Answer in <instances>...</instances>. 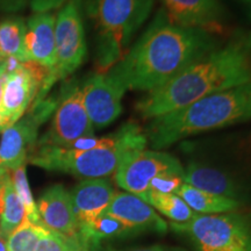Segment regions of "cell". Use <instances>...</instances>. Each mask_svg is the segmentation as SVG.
<instances>
[{
	"label": "cell",
	"mask_w": 251,
	"mask_h": 251,
	"mask_svg": "<svg viewBox=\"0 0 251 251\" xmlns=\"http://www.w3.org/2000/svg\"><path fill=\"white\" fill-rule=\"evenodd\" d=\"M144 201L148 202L161 214L170 219L174 224H186L197 215V213L192 211L190 206L175 193L165 194L149 190L144 198Z\"/></svg>",
	"instance_id": "cell-23"
},
{
	"label": "cell",
	"mask_w": 251,
	"mask_h": 251,
	"mask_svg": "<svg viewBox=\"0 0 251 251\" xmlns=\"http://www.w3.org/2000/svg\"><path fill=\"white\" fill-rule=\"evenodd\" d=\"M26 218V211L12 180L11 171L0 170V235L6 241Z\"/></svg>",
	"instance_id": "cell-19"
},
{
	"label": "cell",
	"mask_w": 251,
	"mask_h": 251,
	"mask_svg": "<svg viewBox=\"0 0 251 251\" xmlns=\"http://www.w3.org/2000/svg\"><path fill=\"white\" fill-rule=\"evenodd\" d=\"M148 140L144 129L129 121L108 135L107 142L91 150H72L54 146H37L28 163L48 171H59L84 179L105 178L115 174L126 158L144 150Z\"/></svg>",
	"instance_id": "cell-4"
},
{
	"label": "cell",
	"mask_w": 251,
	"mask_h": 251,
	"mask_svg": "<svg viewBox=\"0 0 251 251\" xmlns=\"http://www.w3.org/2000/svg\"><path fill=\"white\" fill-rule=\"evenodd\" d=\"M165 174L184 175L178 158L168 152L144 149L125 159L115 172V181L125 191L144 200L150 181Z\"/></svg>",
	"instance_id": "cell-11"
},
{
	"label": "cell",
	"mask_w": 251,
	"mask_h": 251,
	"mask_svg": "<svg viewBox=\"0 0 251 251\" xmlns=\"http://www.w3.org/2000/svg\"><path fill=\"white\" fill-rule=\"evenodd\" d=\"M0 61H1V59H0Z\"/></svg>",
	"instance_id": "cell-37"
},
{
	"label": "cell",
	"mask_w": 251,
	"mask_h": 251,
	"mask_svg": "<svg viewBox=\"0 0 251 251\" xmlns=\"http://www.w3.org/2000/svg\"><path fill=\"white\" fill-rule=\"evenodd\" d=\"M242 1H243L244 5H247V7L249 8V11L251 13V0H242Z\"/></svg>",
	"instance_id": "cell-34"
},
{
	"label": "cell",
	"mask_w": 251,
	"mask_h": 251,
	"mask_svg": "<svg viewBox=\"0 0 251 251\" xmlns=\"http://www.w3.org/2000/svg\"><path fill=\"white\" fill-rule=\"evenodd\" d=\"M67 0H30L29 5L34 13H45L52 9L61 8Z\"/></svg>",
	"instance_id": "cell-28"
},
{
	"label": "cell",
	"mask_w": 251,
	"mask_h": 251,
	"mask_svg": "<svg viewBox=\"0 0 251 251\" xmlns=\"http://www.w3.org/2000/svg\"><path fill=\"white\" fill-rule=\"evenodd\" d=\"M169 20L183 27L218 34L222 30L225 11L218 0H161Z\"/></svg>",
	"instance_id": "cell-13"
},
{
	"label": "cell",
	"mask_w": 251,
	"mask_h": 251,
	"mask_svg": "<svg viewBox=\"0 0 251 251\" xmlns=\"http://www.w3.org/2000/svg\"><path fill=\"white\" fill-rule=\"evenodd\" d=\"M171 228L190 236L197 251H251V221L238 213L198 214Z\"/></svg>",
	"instance_id": "cell-6"
},
{
	"label": "cell",
	"mask_w": 251,
	"mask_h": 251,
	"mask_svg": "<svg viewBox=\"0 0 251 251\" xmlns=\"http://www.w3.org/2000/svg\"><path fill=\"white\" fill-rule=\"evenodd\" d=\"M251 80V30H237L208 54L136 102L144 119L180 109L211 96Z\"/></svg>",
	"instance_id": "cell-2"
},
{
	"label": "cell",
	"mask_w": 251,
	"mask_h": 251,
	"mask_svg": "<svg viewBox=\"0 0 251 251\" xmlns=\"http://www.w3.org/2000/svg\"><path fill=\"white\" fill-rule=\"evenodd\" d=\"M70 194L80 231L92 225L107 209L117 192L107 179L97 178L80 181Z\"/></svg>",
	"instance_id": "cell-15"
},
{
	"label": "cell",
	"mask_w": 251,
	"mask_h": 251,
	"mask_svg": "<svg viewBox=\"0 0 251 251\" xmlns=\"http://www.w3.org/2000/svg\"><path fill=\"white\" fill-rule=\"evenodd\" d=\"M56 17L51 12L34 13L28 19L25 46L28 61L42 65L51 72L56 67Z\"/></svg>",
	"instance_id": "cell-17"
},
{
	"label": "cell",
	"mask_w": 251,
	"mask_h": 251,
	"mask_svg": "<svg viewBox=\"0 0 251 251\" xmlns=\"http://www.w3.org/2000/svg\"><path fill=\"white\" fill-rule=\"evenodd\" d=\"M35 251H90L83 238L67 237L48 231L37 243Z\"/></svg>",
	"instance_id": "cell-26"
},
{
	"label": "cell",
	"mask_w": 251,
	"mask_h": 251,
	"mask_svg": "<svg viewBox=\"0 0 251 251\" xmlns=\"http://www.w3.org/2000/svg\"><path fill=\"white\" fill-rule=\"evenodd\" d=\"M248 121H251V80L150 119L144 133L150 146L159 150L193 135Z\"/></svg>",
	"instance_id": "cell-3"
},
{
	"label": "cell",
	"mask_w": 251,
	"mask_h": 251,
	"mask_svg": "<svg viewBox=\"0 0 251 251\" xmlns=\"http://www.w3.org/2000/svg\"><path fill=\"white\" fill-rule=\"evenodd\" d=\"M108 251H118V250H108ZM119 251H186L180 247H172V246H163V244H156V246L136 248V249L130 250H119Z\"/></svg>",
	"instance_id": "cell-31"
},
{
	"label": "cell",
	"mask_w": 251,
	"mask_h": 251,
	"mask_svg": "<svg viewBox=\"0 0 251 251\" xmlns=\"http://www.w3.org/2000/svg\"><path fill=\"white\" fill-rule=\"evenodd\" d=\"M12 180H13L14 188L17 191L19 198L23 201L26 211V218L29 219L31 222L37 225L41 224V219L37 211V206L34 201L33 194H31L29 184H28L27 176H26V165L19 166L18 169L11 171Z\"/></svg>",
	"instance_id": "cell-25"
},
{
	"label": "cell",
	"mask_w": 251,
	"mask_h": 251,
	"mask_svg": "<svg viewBox=\"0 0 251 251\" xmlns=\"http://www.w3.org/2000/svg\"><path fill=\"white\" fill-rule=\"evenodd\" d=\"M220 45L216 34L171 23L162 8L124 57L105 74L125 92H151Z\"/></svg>",
	"instance_id": "cell-1"
},
{
	"label": "cell",
	"mask_w": 251,
	"mask_h": 251,
	"mask_svg": "<svg viewBox=\"0 0 251 251\" xmlns=\"http://www.w3.org/2000/svg\"><path fill=\"white\" fill-rule=\"evenodd\" d=\"M81 89L83 102L92 126L103 129L113 124L122 113V91L106 74L97 72L87 78Z\"/></svg>",
	"instance_id": "cell-12"
},
{
	"label": "cell",
	"mask_w": 251,
	"mask_h": 251,
	"mask_svg": "<svg viewBox=\"0 0 251 251\" xmlns=\"http://www.w3.org/2000/svg\"><path fill=\"white\" fill-rule=\"evenodd\" d=\"M184 181L198 190L230 198L238 202L243 196L242 186L230 175L200 163H190L184 169Z\"/></svg>",
	"instance_id": "cell-18"
},
{
	"label": "cell",
	"mask_w": 251,
	"mask_h": 251,
	"mask_svg": "<svg viewBox=\"0 0 251 251\" xmlns=\"http://www.w3.org/2000/svg\"><path fill=\"white\" fill-rule=\"evenodd\" d=\"M37 211L41 224L48 230L67 237L80 236L71 194L63 185H54L45 191L37 201Z\"/></svg>",
	"instance_id": "cell-14"
},
{
	"label": "cell",
	"mask_w": 251,
	"mask_h": 251,
	"mask_svg": "<svg viewBox=\"0 0 251 251\" xmlns=\"http://www.w3.org/2000/svg\"><path fill=\"white\" fill-rule=\"evenodd\" d=\"M81 0H67L56 17V67L43 84L35 102L43 100L56 81L65 79L84 63L87 47Z\"/></svg>",
	"instance_id": "cell-7"
},
{
	"label": "cell",
	"mask_w": 251,
	"mask_h": 251,
	"mask_svg": "<svg viewBox=\"0 0 251 251\" xmlns=\"http://www.w3.org/2000/svg\"><path fill=\"white\" fill-rule=\"evenodd\" d=\"M0 251H7V247H6V241L0 235Z\"/></svg>",
	"instance_id": "cell-33"
},
{
	"label": "cell",
	"mask_w": 251,
	"mask_h": 251,
	"mask_svg": "<svg viewBox=\"0 0 251 251\" xmlns=\"http://www.w3.org/2000/svg\"><path fill=\"white\" fill-rule=\"evenodd\" d=\"M48 231L43 225L34 224L25 218L21 225L6 238L7 251H35L39 241Z\"/></svg>",
	"instance_id": "cell-24"
},
{
	"label": "cell",
	"mask_w": 251,
	"mask_h": 251,
	"mask_svg": "<svg viewBox=\"0 0 251 251\" xmlns=\"http://www.w3.org/2000/svg\"><path fill=\"white\" fill-rule=\"evenodd\" d=\"M30 0H0V11L14 13L29 4Z\"/></svg>",
	"instance_id": "cell-29"
},
{
	"label": "cell",
	"mask_w": 251,
	"mask_h": 251,
	"mask_svg": "<svg viewBox=\"0 0 251 251\" xmlns=\"http://www.w3.org/2000/svg\"><path fill=\"white\" fill-rule=\"evenodd\" d=\"M0 59H2V58H1V57H0Z\"/></svg>",
	"instance_id": "cell-36"
},
{
	"label": "cell",
	"mask_w": 251,
	"mask_h": 251,
	"mask_svg": "<svg viewBox=\"0 0 251 251\" xmlns=\"http://www.w3.org/2000/svg\"><path fill=\"white\" fill-rule=\"evenodd\" d=\"M185 183L184 175H176V174H165L157 176L150 181L149 190L155 191L158 193L170 194L177 192L181 187V185ZM148 190V191H149Z\"/></svg>",
	"instance_id": "cell-27"
},
{
	"label": "cell",
	"mask_w": 251,
	"mask_h": 251,
	"mask_svg": "<svg viewBox=\"0 0 251 251\" xmlns=\"http://www.w3.org/2000/svg\"><path fill=\"white\" fill-rule=\"evenodd\" d=\"M27 26L23 18L9 17L0 21V57H15L27 62L28 56L25 46Z\"/></svg>",
	"instance_id": "cell-21"
},
{
	"label": "cell",
	"mask_w": 251,
	"mask_h": 251,
	"mask_svg": "<svg viewBox=\"0 0 251 251\" xmlns=\"http://www.w3.org/2000/svg\"><path fill=\"white\" fill-rule=\"evenodd\" d=\"M49 70L33 61L21 63L20 68L6 74L4 90L0 100L4 130L20 120L49 76Z\"/></svg>",
	"instance_id": "cell-9"
},
{
	"label": "cell",
	"mask_w": 251,
	"mask_h": 251,
	"mask_svg": "<svg viewBox=\"0 0 251 251\" xmlns=\"http://www.w3.org/2000/svg\"><path fill=\"white\" fill-rule=\"evenodd\" d=\"M96 30V67L105 74L126 55L153 0H81Z\"/></svg>",
	"instance_id": "cell-5"
},
{
	"label": "cell",
	"mask_w": 251,
	"mask_h": 251,
	"mask_svg": "<svg viewBox=\"0 0 251 251\" xmlns=\"http://www.w3.org/2000/svg\"><path fill=\"white\" fill-rule=\"evenodd\" d=\"M5 77H6V68H5V62H4V59H1V61H0V100H1V96H2V90H4Z\"/></svg>",
	"instance_id": "cell-32"
},
{
	"label": "cell",
	"mask_w": 251,
	"mask_h": 251,
	"mask_svg": "<svg viewBox=\"0 0 251 251\" xmlns=\"http://www.w3.org/2000/svg\"><path fill=\"white\" fill-rule=\"evenodd\" d=\"M103 213L118 219L122 224L139 233L147 229L155 230L159 234H164L168 230V225L157 214L155 208L140 197L129 192L115 194Z\"/></svg>",
	"instance_id": "cell-16"
},
{
	"label": "cell",
	"mask_w": 251,
	"mask_h": 251,
	"mask_svg": "<svg viewBox=\"0 0 251 251\" xmlns=\"http://www.w3.org/2000/svg\"><path fill=\"white\" fill-rule=\"evenodd\" d=\"M176 194L179 196L192 211L198 212V214L230 213L236 211L241 205V202H238L237 200L205 192L185 183L181 185Z\"/></svg>",
	"instance_id": "cell-20"
},
{
	"label": "cell",
	"mask_w": 251,
	"mask_h": 251,
	"mask_svg": "<svg viewBox=\"0 0 251 251\" xmlns=\"http://www.w3.org/2000/svg\"><path fill=\"white\" fill-rule=\"evenodd\" d=\"M91 136H94V128L84 106L81 89L75 85L58 100L49 130L36 144L67 148L75 141Z\"/></svg>",
	"instance_id": "cell-10"
},
{
	"label": "cell",
	"mask_w": 251,
	"mask_h": 251,
	"mask_svg": "<svg viewBox=\"0 0 251 251\" xmlns=\"http://www.w3.org/2000/svg\"><path fill=\"white\" fill-rule=\"evenodd\" d=\"M4 131V126H2V120H1V115H0V133Z\"/></svg>",
	"instance_id": "cell-35"
},
{
	"label": "cell",
	"mask_w": 251,
	"mask_h": 251,
	"mask_svg": "<svg viewBox=\"0 0 251 251\" xmlns=\"http://www.w3.org/2000/svg\"><path fill=\"white\" fill-rule=\"evenodd\" d=\"M57 102L41 100L13 126L2 131L0 141V170L13 171L26 165L37 143V131L56 109Z\"/></svg>",
	"instance_id": "cell-8"
},
{
	"label": "cell",
	"mask_w": 251,
	"mask_h": 251,
	"mask_svg": "<svg viewBox=\"0 0 251 251\" xmlns=\"http://www.w3.org/2000/svg\"><path fill=\"white\" fill-rule=\"evenodd\" d=\"M238 152H240L243 161L247 163V165L251 169V131L241 140L240 144H238Z\"/></svg>",
	"instance_id": "cell-30"
},
{
	"label": "cell",
	"mask_w": 251,
	"mask_h": 251,
	"mask_svg": "<svg viewBox=\"0 0 251 251\" xmlns=\"http://www.w3.org/2000/svg\"><path fill=\"white\" fill-rule=\"evenodd\" d=\"M135 229L128 227L118 219L102 213L92 225L81 229L79 231L80 237L87 244L90 251L99 249V243L102 240L117 237H127L137 234Z\"/></svg>",
	"instance_id": "cell-22"
}]
</instances>
